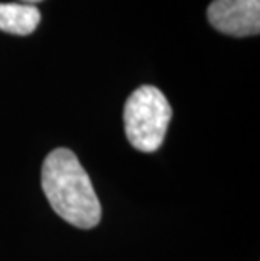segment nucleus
Segmentation results:
<instances>
[{
  "label": "nucleus",
  "mask_w": 260,
  "mask_h": 261,
  "mask_svg": "<svg viewBox=\"0 0 260 261\" xmlns=\"http://www.w3.org/2000/svg\"><path fill=\"white\" fill-rule=\"evenodd\" d=\"M42 191L51 207L80 229H91L102 219V205L95 189L69 148H56L48 155L41 172Z\"/></svg>",
  "instance_id": "nucleus-1"
},
{
  "label": "nucleus",
  "mask_w": 260,
  "mask_h": 261,
  "mask_svg": "<svg viewBox=\"0 0 260 261\" xmlns=\"http://www.w3.org/2000/svg\"><path fill=\"white\" fill-rule=\"evenodd\" d=\"M171 118L173 108L159 88L151 85L137 88L124 108L127 140L140 152H156L162 145Z\"/></svg>",
  "instance_id": "nucleus-2"
},
{
  "label": "nucleus",
  "mask_w": 260,
  "mask_h": 261,
  "mask_svg": "<svg viewBox=\"0 0 260 261\" xmlns=\"http://www.w3.org/2000/svg\"><path fill=\"white\" fill-rule=\"evenodd\" d=\"M208 20L221 34L257 36L260 31V0H213Z\"/></svg>",
  "instance_id": "nucleus-3"
},
{
  "label": "nucleus",
  "mask_w": 260,
  "mask_h": 261,
  "mask_svg": "<svg viewBox=\"0 0 260 261\" xmlns=\"http://www.w3.org/2000/svg\"><path fill=\"white\" fill-rule=\"evenodd\" d=\"M41 22V12L29 4H0V31L14 36L32 34Z\"/></svg>",
  "instance_id": "nucleus-4"
},
{
  "label": "nucleus",
  "mask_w": 260,
  "mask_h": 261,
  "mask_svg": "<svg viewBox=\"0 0 260 261\" xmlns=\"http://www.w3.org/2000/svg\"><path fill=\"white\" fill-rule=\"evenodd\" d=\"M20 4H29V5H34L37 2H42V0H19Z\"/></svg>",
  "instance_id": "nucleus-5"
}]
</instances>
